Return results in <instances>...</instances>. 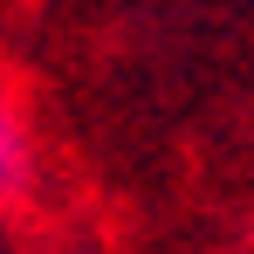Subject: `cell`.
<instances>
[{
	"label": "cell",
	"instance_id": "obj_1",
	"mask_svg": "<svg viewBox=\"0 0 254 254\" xmlns=\"http://www.w3.org/2000/svg\"><path fill=\"white\" fill-rule=\"evenodd\" d=\"M28 172H35V151H28V124H21L14 96L0 89V199H14V192L28 186Z\"/></svg>",
	"mask_w": 254,
	"mask_h": 254
}]
</instances>
